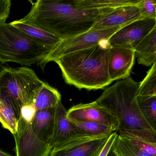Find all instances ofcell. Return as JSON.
I'll return each mask as SVG.
<instances>
[{"label": "cell", "mask_w": 156, "mask_h": 156, "mask_svg": "<svg viewBox=\"0 0 156 156\" xmlns=\"http://www.w3.org/2000/svg\"><path fill=\"white\" fill-rule=\"evenodd\" d=\"M114 9H82L73 1L38 0L20 20L64 40L88 31L96 21Z\"/></svg>", "instance_id": "obj_1"}, {"label": "cell", "mask_w": 156, "mask_h": 156, "mask_svg": "<svg viewBox=\"0 0 156 156\" xmlns=\"http://www.w3.org/2000/svg\"><path fill=\"white\" fill-rule=\"evenodd\" d=\"M108 41L87 49L62 55L54 62L61 69L66 83L78 89H103L112 82L108 70Z\"/></svg>", "instance_id": "obj_2"}, {"label": "cell", "mask_w": 156, "mask_h": 156, "mask_svg": "<svg viewBox=\"0 0 156 156\" xmlns=\"http://www.w3.org/2000/svg\"><path fill=\"white\" fill-rule=\"evenodd\" d=\"M139 84L130 76L121 79L105 89L96 101L116 118L117 130H146L156 133L140 110L137 101Z\"/></svg>", "instance_id": "obj_3"}, {"label": "cell", "mask_w": 156, "mask_h": 156, "mask_svg": "<svg viewBox=\"0 0 156 156\" xmlns=\"http://www.w3.org/2000/svg\"><path fill=\"white\" fill-rule=\"evenodd\" d=\"M37 42L10 23H0V62L31 66L52 51Z\"/></svg>", "instance_id": "obj_4"}, {"label": "cell", "mask_w": 156, "mask_h": 156, "mask_svg": "<svg viewBox=\"0 0 156 156\" xmlns=\"http://www.w3.org/2000/svg\"><path fill=\"white\" fill-rule=\"evenodd\" d=\"M44 83L29 67L2 66L0 69V98L11 105L19 119L22 108L32 104L35 94Z\"/></svg>", "instance_id": "obj_5"}, {"label": "cell", "mask_w": 156, "mask_h": 156, "mask_svg": "<svg viewBox=\"0 0 156 156\" xmlns=\"http://www.w3.org/2000/svg\"><path fill=\"white\" fill-rule=\"evenodd\" d=\"M122 27L88 30L78 35L62 40L46 56L38 63L43 70L48 63L67 54L87 49L108 39Z\"/></svg>", "instance_id": "obj_6"}, {"label": "cell", "mask_w": 156, "mask_h": 156, "mask_svg": "<svg viewBox=\"0 0 156 156\" xmlns=\"http://www.w3.org/2000/svg\"><path fill=\"white\" fill-rule=\"evenodd\" d=\"M155 28L156 19H139L118 30L108 39V43L111 47L135 51L140 42Z\"/></svg>", "instance_id": "obj_7"}, {"label": "cell", "mask_w": 156, "mask_h": 156, "mask_svg": "<svg viewBox=\"0 0 156 156\" xmlns=\"http://www.w3.org/2000/svg\"><path fill=\"white\" fill-rule=\"evenodd\" d=\"M13 136L16 156H50L51 148L34 134L31 122L19 118L17 131Z\"/></svg>", "instance_id": "obj_8"}, {"label": "cell", "mask_w": 156, "mask_h": 156, "mask_svg": "<svg viewBox=\"0 0 156 156\" xmlns=\"http://www.w3.org/2000/svg\"><path fill=\"white\" fill-rule=\"evenodd\" d=\"M110 135L97 136L76 135L52 149L50 156H92Z\"/></svg>", "instance_id": "obj_9"}, {"label": "cell", "mask_w": 156, "mask_h": 156, "mask_svg": "<svg viewBox=\"0 0 156 156\" xmlns=\"http://www.w3.org/2000/svg\"><path fill=\"white\" fill-rule=\"evenodd\" d=\"M69 120L79 122H94L118 129L117 119L105 107L95 101L73 106L67 111Z\"/></svg>", "instance_id": "obj_10"}, {"label": "cell", "mask_w": 156, "mask_h": 156, "mask_svg": "<svg viewBox=\"0 0 156 156\" xmlns=\"http://www.w3.org/2000/svg\"><path fill=\"white\" fill-rule=\"evenodd\" d=\"M135 60L134 50L111 46L108 62V76L111 82L129 77Z\"/></svg>", "instance_id": "obj_11"}, {"label": "cell", "mask_w": 156, "mask_h": 156, "mask_svg": "<svg viewBox=\"0 0 156 156\" xmlns=\"http://www.w3.org/2000/svg\"><path fill=\"white\" fill-rule=\"evenodd\" d=\"M140 19L142 18L138 5L125 6L115 9L96 21L89 30L123 27Z\"/></svg>", "instance_id": "obj_12"}, {"label": "cell", "mask_w": 156, "mask_h": 156, "mask_svg": "<svg viewBox=\"0 0 156 156\" xmlns=\"http://www.w3.org/2000/svg\"><path fill=\"white\" fill-rule=\"evenodd\" d=\"M56 107L37 110L31 122L34 134L47 144L50 143L54 133Z\"/></svg>", "instance_id": "obj_13"}, {"label": "cell", "mask_w": 156, "mask_h": 156, "mask_svg": "<svg viewBox=\"0 0 156 156\" xmlns=\"http://www.w3.org/2000/svg\"><path fill=\"white\" fill-rule=\"evenodd\" d=\"M118 135L140 151L156 156V133L146 130H119Z\"/></svg>", "instance_id": "obj_14"}, {"label": "cell", "mask_w": 156, "mask_h": 156, "mask_svg": "<svg viewBox=\"0 0 156 156\" xmlns=\"http://www.w3.org/2000/svg\"><path fill=\"white\" fill-rule=\"evenodd\" d=\"M67 111L61 101L56 107L54 133L49 143L52 149L76 136L73 126L67 117Z\"/></svg>", "instance_id": "obj_15"}, {"label": "cell", "mask_w": 156, "mask_h": 156, "mask_svg": "<svg viewBox=\"0 0 156 156\" xmlns=\"http://www.w3.org/2000/svg\"><path fill=\"white\" fill-rule=\"evenodd\" d=\"M138 63L146 66H152L156 61V28L140 42L135 51Z\"/></svg>", "instance_id": "obj_16"}, {"label": "cell", "mask_w": 156, "mask_h": 156, "mask_svg": "<svg viewBox=\"0 0 156 156\" xmlns=\"http://www.w3.org/2000/svg\"><path fill=\"white\" fill-rule=\"evenodd\" d=\"M10 23L37 42L46 47L53 49L62 40L52 34L22 22L20 20L12 22Z\"/></svg>", "instance_id": "obj_17"}, {"label": "cell", "mask_w": 156, "mask_h": 156, "mask_svg": "<svg viewBox=\"0 0 156 156\" xmlns=\"http://www.w3.org/2000/svg\"><path fill=\"white\" fill-rule=\"evenodd\" d=\"M61 101L60 93L44 82L35 94L32 104L37 110L57 106Z\"/></svg>", "instance_id": "obj_18"}, {"label": "cell", "mask_w": 156, "mask_h": 156, "mask_svg": "<svg viewBox=\"0 0 156 156\" xmlns=\"http://www.w3.org/2000/svg\"><path fill=\"white\" fill-rule=\"evenodd\" d=\"M141 0H76L74 5L82 9H116L128 6H138Z\"/></svg>", "instance_id": "obj_19"}, {"label": "cell", "mask_w": 156, "mask_h": 156, "mask_svg": "<svg viewBox=\"0 0 156 156\" xmlns=\"http://www.w3.org/2000/svg\"><path fill=\"white\" fill-rule=\"evenodd\" d=\"M70 121L73 126L76 135L97 136L110 135L117 130L116 128L96 122Z\"/></svg>", "instance_id": "obj_20"}, {"label": "cell", "mask_w": 156, "mask_h": 156, "mask_svg": "<svg viewBox=\"0 0 156 156\" xmlns=\"http://www.w3.org/2000/svg\"><path fill=\"white\" fill-rule=\"evenodd\" d=\"M137 101L140 110L147 123L156 131V96H139Z\"/></svg>", "instance_id": "obj_21"}, {"label": "cell", "mask_w": 156, "mask_h": 156, "mask_svg": "<svg viewBox=\"0 0 156 156\" xmlns=\"http://www.w3.org/2000/svg\"><path fill=\"white\" fill-rule=\"evenodd\" d=\"M0 123L2 127L9 130L12 135L17 131L18 119L12 107L0 98Z\"/></svg>", "instance_id": "obj_22"}, {"label": "cell", "mask_w": 156, "mask_h": 156, "mask_svg": "<svg viewBox=\"0 0 156 156\" xmlns=\"http://www.w3.org/2000/svg\"><path fill=\"white\" fill-rule=\"evenodd\" d=\"M137 95L139 96H156V63L148 71L143 81L140 83Z\"/></svg>", "instance_id": "obj_23"}, {"label": "cell", "mask_w": 156, "mask_h": 156, "mask_svg": "<svg viewBox=\"0 0 156 156\" xmlns=\"http://www.w3.org/2000/svg\"><path fill=\"white\" fill-rule=\"evenodd\" d=\"M111 151L115 156H152L136 148L118 135Z\"/></svg>", "instance_id": "obj_24"}, {"label": "cell", "mask_w": 156, "mask_h": 156, "mask_svg": "<svg viewBox=\"0 0 156 156\" xmlns=\"http://www.w3.org/2000/svg\"><path fill=\"white\" fill-rule=\"evenodd\" d=\"M138 7L142 19H156V1L141 0Z\"/></svg>", "instance_id": "obj_25"}, {"label": "cell", "mask_w": 156, "mask_h": 156, "mask_svg": "<svg viewBox=\"0 0 156 156\" xmlns=\"http://www.w3.org/2000/svg\"><path fill=\"white\" fill-rule=\"evenodd\" d=\"M117 136L116 131L113 132L108 137L107 140L98 149L92 156H108Z\"/></svg>", "instance_id": "obj_26"}, {"label": "cell", "mask_w": 156, "mask_h": 156, "mask_svg": "<svg viewBox=\"0 0 156 156\" xmlns=\"http://www.w3.org/2000/svg\"><path fill=\"white\" fill-rule=\"evenodd\" d=\"M36 112V109L32 104H28L22 108L20 117L27 122H31Z\"/></svg>", "instance_id": "obj_27"}, {"label": "cell", "mask_w": 156, "mask_h": 156, "mask_svg": "<svg viewBox=\"0 0 156 156\" xmlns=\"http://www.w3.org/2000/svg\"><path fill=\"white\" fill-rule=\"evenodd\" d=\"M10 0H0V23L5 22L10 13Z\"/></svg>", "instance_id": "obj_28"}, {"label": "cell", "mask_w": 156, "mask_h": 156, "mask_svg": "<svg viewBox=\"0 0 156 156\" xmlns=\"http://www.w3.org/2000/svg\"><path fill=\"white\" fill-rule=\"evenodd\" d=\"M0 156H12L10 153L3 151L0 149Z\"/></svg>", "instance_id": "obj_29"}, {"label": "cell", "mask_w": 156, "mask_h": 156, "mask_svg": "<svg viewBox=\"0 0 156 156\" xmlns=\"http://www.w3.org/2000/svg\"><path fill=\"white\" fill-rule=\"evenodd\" d=\"M108 156H115L113 153L111 152V151H110V153H109V155H108Z\"/></svg>", "instance_id": "obj_30"}, {"label": "cell", "mask_w": 156, "mask_h": 156, "mask_svg": "<svg viewBox=\"0 0 156 156\" xmlns=\"http://www.w3.org/2000/svg\"><path fill=\"white\" fill-rule=\"evenodd\" d=\"M2 66L1 63L0 62V69L1 68Z\"/></svg>", "instance_id": "obj_31"}, {"label": "cell", "mask_w": 156, "mask_h": 156, "mask_svg": "<svg viewBox=\"0 0 156 156\" xmlns=\"http://www.w3.org/2000/svg\"><path fill=\"white\" fill-rule=\"evenodd\" d=\"M0 133H1V132H0Z\"/></svg>", "instance_id": "obj_32"}]
</instances>
